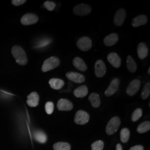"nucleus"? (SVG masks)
Returning a JSON list of instances; mask_svg holds the SVG:
<instances>
[{
	"label": "nucleus",
	"instance_id": "obj_27",
	"mask_svg": "<svg viewBox=\"0 0 150 150\" xmlns=\"http://www.w3.org/2000/svg\"><path fill=\"white\" fill-rule=\"evenodd\" d=\"M130 132L128 129L124 128L122 129L120 132V137L121 140L123 143H126L129 141V138Z\"/></svg>",
	"mask_w": 150,
	"mask_h": 150
},
{
	"label": "nucleus",
	"instance_id": "obj_33",
	"mask_svg": "<svg viewBox=\"0 0 150 150\" xmlns=\"http://www.w3.org/2000/svg\"><path fill=\"white\" fill-rule=\"evenodd\" d=\"M26 2V0H12V4L14 6H18L24 4Z\"/></svg>",
	"mask_w": 150,
	"mask_h": 150
},
{
	"label": "nucleus",
	"instance_id": "obj_3",
	"mask_svg": "<svg viewBox=\"0 0 150 150\" xmlns=\"http://www.w3.org/2000/svg\"><path fill=\"white\" fill-rule=\"evenodd\" d=\"M121 125V120L118 117H113L108 122L106 126V133L109 135L115 134Z\"/></svg>",
	"mask_w": 150,
	"mask_h": 150
},
{
	"label": "nucleus",
	"instance_id": "obj_34",
	"mask_svg": "<svg viewBox=\"0 0 150 150\" xmlns=\"http://www.w3.org/2000/svg\"><path fill=\"white\" fill-rule=\"evenodd\" d=\"M129 150H144V147L141 145H137L131 147Z\"/></svg>",
	"mask_w": 150,
	"mask_h": 150
},
{
	"label": "nucleus",
	"instance_id": "obj_7",
	"mask_svg": "<svg viewBox=\"0 0 150 150\" xmlns=\"http://www.w3.org/2000/svg\"><path fill=\"white\" fill-rule=\"evenodd\" d=\"M95 72L96 77H102L106 73V66L101 59H98L96 62L95 65Z\"/></svg>",
	"mask_w": 150,
	"mask_h": 150
},
{
	"label": "nucleus",
	"instance_id": "obj_8",
	"mask_svg": "<svg viewBox=\"0 0 150 150\" xmlns=\"http://www.w3.org/2000/svg\"><path fill=\"white\" fill-rule=\"evenodd\" d=\"M38 21V16L33 13H27L22 17L21 22L23 25H31Z\"/></svg>",
	"mask_w": 150,
	"mask_h": 150
},
{
	"label": "nucleus",
	"instance_id": "obj_32",
	"mask_svg": "<svg viewBox=\"0 0 150 150\" xmlns=\"http://www.w3.org/2000/svg\"><path fill=\"white\" fill-rule=\"evenodd\" d=\"M44 6L48 11H52L55 8L56 4L54 2L47 1L44 3Z\"/></svg>",
	"mask_w": 150,
	"mask_h": 150
},
{
	"label": "nucleus",
	"instance_id": "obj_36",
	"mask_svg": "<svg viewBox=\"0 0 150 150\" xmlns=\"http://www.w3.org/2000/svg\"><path fill=\"white\" fill-rule=\"evenodd\" d=\"M150 68H149V70H148V73H149V74H150Z\"/></svg>",
	"mask_w": 150,
	"mask_h": 150
},
{
	"label": "nucleus",
	"instance_id": "obj_1",
	"mask_svg": "<svg viewBox=\"0 0 150 150\" xmlns=\"http://www.w3.org/2000/svg\"><path fill=\"white\" fill-rule=\"evenodd\" d=\"M11 52L13 57L16 59V62L18 64L21 66L27 64L28 61L27 55L24 50L21 47L19 46H15L12 48Z\"/></svg>",
	"mask_w": 150,
	"mask_h": 150
},
{
	"label": "nucleus",
	"instance_id": "obj_21",
	"mask_svg": "<svg viewBox=\"0 0 150 150\" xmlns=\"http://www.w3.org/2000/svg\"><path fill=\"white\" fill-rule=\"evenodd\" d=\"M73 64L77 69L80 70L81 71H85L87 69L85 62L80 57H75L73 60Z\"/></svg>",
	"mask_w": 150,
	"mask_h": 150
},
{
	"label": "nucleus",
	"instance_id": "obj_5",
	"mask_svg": "<svg viewBox=\"0 0 150 150\" xmlns=\"http://www.w3.org/2000/svg\"><path fill=\"white\" fill-rule=\"evenodd\" d=\"M90 120V115L87 112L82 110L78 111L75 117V123L79 125H85Z\"/></svg>",
	"mask_w": 150,
	"mask_h": 150
},
{
	"label": "nucleus",
	"instance_id": "obj_30",
	"mask_svg": "<svg viewBox=\"0 0 150 150\" xmlns=\"http://www.w3.org/2000/svg\"><path fill=\"white\" fill-rule=\"evenodd\" d=\"M104 147V143L102 141L99 140L93 142L91 145L92 150H102Z\"/></svg>",
	"mask_w": 150,
	"mask_h": 150
},
{
	"label": "nucleus",
	"instance_id": "obj_13",
	"mask_svg": "<svg viewBox=\"0 0 150 150\" xmlns=\"http://www.w3.org/2000/svg\"><path fill=\"white\" fill-rule=\"evenodd\" d=\"M57 108L59 111H69L72 110L74 106L72 103L67 99H60L57 102Z\"/></svg>",
	"mask_w": 150,
	"mask_h": 150
},
{
	"label": "nucleus",
	"instance_id": "obj_25",
	"mask_svg": "<svg viewBox=\"0 0 150 150\" xmlns=\"http://www.w3.org/2000/svg\"><path fill=\"white\" fill-rule=\"evenodd\" d=\"M150 129V122L149 121H145L139 124L137 127V132L139 134H143L149 131Z\"/></svg>",
	"mask_w": 150,
	"mask_h": 150
},
{
	"label": "nucleus",
	"instance_id": "obj_11",
	"mask_svg": "<svg viewBox=\"0 0 150 150\" xmlns=\"http://www.w3.org/2000/svg\"><path fill=\"white\" fill-rule=\"evenodd\" d=\"M120 85V80L118 78H115L113 80L108 88L105 91V95L106 96L110 97L114 95L116 92L118 90V87Z\"/></svg>",
	"mask_w": 150,
	"mask_h": 150
},
{
	"label": "nucleus",
	"instance_id": "obj_22",
	"mask_svg": "<svg viewBox=\"0 0 150 150\" xmlns=\"http://www.w3.org/2000/svg\"><path fill=\"white\" fill-rule=\"evenodd\" d=\"M74 94L77 97L83 98L88 94V88L86 86H80L74 91Z\"/></svg>",
	"mask_w": 150,
	"mask_h": 150
},
{
	"label": "nucleus",
	"instance_id": "obj_24",
	"mask_svg": "<svg viewBox=\"0 0 150 150\" xmlns=\"http://www.w3.org/2000/svg\"><path fill=\"white\" fill-rule=\"evenodd\" d=\"M127 67L131 73H134L137 70L136 63L131 56H128L127 58Z\"/></svg>",
	"mask_w": 150,
	"mask_h": 150
},
{
	"label": "nucleus",
	"instance_id": "obj_19",
	"mask_svg": "<svg viewBox=\"0 0 150 150\" xmlns=\"http://www.w3.org/2000/svg\"><path fill=\"white\" fill-rule=\"evenodd\" d=\"M49 84L52 88L58 90L62 88L64 85V82L59 79H51L49 81Z\"/></svg>",
	"mask_w": 150,
	"mask_h": 150
},
{
	"label": "nucleus",
	"instance_id": "obj_16",
	"mask_svg": "<svg viewBox=\"0 0 150 150\" xmlns=\"http://www.w3.org/2000/svg\"><path fill=\"white\" fill-rule=\"evenodd\" d=\"M118 40V36L115 33H111L107 36L103 40L104 44L108 47L112 46L117 43Z\"/></svg>",
	"mask_w": 150,
	"mask_h": 150
},
{
	"label": "nucleus",
	"instance_id": "obj_35",
	"mask_svg": "<svg viewBox=\"0 0 150 150\" xmlns=\"http://www.w3.org/2000/svg\"><path fill=\"white\" fill-rule=\"evenodd\" d=\"M116 150H122V146L119 144L116 145Z\"/></svg>",
	"mask_w": 150,
	"mask_h": 150
},
{
	"label": "nucleus",
	"instance_id": "obj_18",
	"mask_svg": "<svg viewBox=\"0 0 150 150\" xmlns=\"http://www.w3.org/2000/svg\"><path fill=\"white\" fill-rule=\"evenodd\" d=\"M147 22V17L145 15H139L134 18L132 21V25L134 27L145 25Z\"/></svg>",
	"mask_w": 150,
	"mask_h": 150
},
{
	"label": "nucleus",
	"instance_id": "obj_28",
	"mask_svg": "<svg viewBox=\"0 0 150 150\" xmlns=\"http://www.w3.org/2000/svg\"><path fill=\"white\" fill-rule=\"evenodd\" d=\"M150 93V82H147L146 83L144 88L142 90V92L141 93V97L142 99L146 100L149 96Z\"/></svg>",
	"mask_w": 150,
	"mask_h": 150
},
{
	"label": "nucleus",
	"instance_id": "obj_9",
	"mask_svg": "<svg viewBox=\"0 0 150 150\" xmlns=\"http://www.w3.org/2000/svg\"><path fill=\"white\" fill-rule=\"evenodd\" d=\"M141 82L138 79H135L131 81L127 88L126 92L130 96L134 95L139 90Z\"/></svg>",
	"mask_w": 150,
	"mask_h": 150
},
{
	"label": "nucleus",
	"instance_id": "obj_29",
	"mask_svg": "<svg viewBox=\"0 0 150 150\" xmlns=\"http://www.w3.org/2000/svg\"><path fill=\"white\" fill-rule=\"evenodd\" d=\"M142 115V111L141 108H137L135 110L132 115V121L136 122L138 121Z\"/></svg>",
	"mask_w": 150,
	"mask_h": 150
},
{
	"label": "nucleus",
	"instance_id": "obj_15",
	"mask_svg": "<svg viewBox=\"0 0 150 150\" xmlns=\"http://www.w3.org/2000/svg\"><path fill=\"white\" fill-rule=\"evenodd\" d=\"M40 100V96L37 92H33L27 96V105L30 107L38 106Z\"/></svg>",
	"mask_w": 150,
	"mask_h": 150
},
{
	"label": "nucleus",
	"instance_id": "obj_31",
	"mask_svg": "<svg viewBox=\"0 0 150 150\" xmlns=\"http://www.w3.org/2000/svg\"><path fill=\"white\" fill-rule=\"evenodd\" d=\"M54 110V103L51 101H48L45 105V111L48 115H51Z\"/></svg>",
	"mask_w": 150,
	"mask_h": 150
},
{
	"label": "nucleus",
	"instance_id": "obj_14",
	"mask_svg": "<svg viewBox=\"0 0 150 150\" xmlns=\"http://www.w3.org/2000/svg\"><path fill=\"white\" fill-rule=\"evenodd\" d=\"M108 61L115 68H118L121 64V59L117 54L111 52L107 56Z\"/></svg>",
	"mask_w": 150,
	"mask_h": 150
},
{
	"label": "nucleus",
	"instance_id": "obj_6",
	"mask_svg": "<svg viewBox=\"0 0 150 150\" xmlns=\"http://www.w3.org/2000/svg\"><path fill=\"white\" fill-rule=\"evenodd\" d=\"M92 41L88 37L80 38L77 42V46L81 51H87L92 47Z\"/></svg>",
	"mask_w": 150,
	"mask_h": 150
},
{
	"label": "nucleus",
	"instance_id": "obj_20",
	"mask_svg": "<svg viewBox=\"0 0 150 150\" xmlns=\"http://www.w3.org/2000/svg\"><path fill=\"white\" fill-rule=\"evenodd\" d=\"M33 137L35 140L41 144H45L46 142L47 137L46 134L42 131L37 130L33 134Z\"/></svg>",
	"mask_w": 150,
	"mask_h": 150
},
{
	"label": "nucleus",
	"instance_id": "obj_4",
	"mask_svg": "<svg viewBox=\"0 0 150 150\" xmlns=\"http://www.w3.org/2000/svg\"><path fill=\"white\" fill-rule=\"evenodd\" d=\"M73 12L77 16H86L91 13V8L90 6L81 4L76 6L73 9Z\"/></svg>",
	"mask_w": 150,
	"mask_h": 150
},
{
	"label": "nucleus",
	"instance_id": "obj_12",
	"mask_svg": "<svg viewBox=\"0 0 150 150\" xmlns=\"http://www.w3.org/2000/svg\"><path fill=\"white\" fill-rule=\"evenodd\" d=\"M66 76L69 80L77 83H81L85 81V77L77 72H69L66 74Z\"/></svg>",
	"mask_w": 150,
	"mask_h": 150
},
{
	"label": "nucleus",
	"instance_id": "obj_2",
	"mask_svg": "<svg viewBox=\"0 0 150 150\" xmlns=\"http://www.w3.org/2000/svg\"><path fill=\"white\" fill-rule=\"evenodd\" d=\"M60 61L57 57L52 56L46 59L42 66V71L43 72H46L50 70L54 69L59 66Z\"/></svg>",
	"mask_w": 150,
	"mask_h": 150
},
{
	"label": "nucleus",
	"instance_id": "obj_17",
	"mask_svg": "<svg viewBox=\"0 0 150 150\" xmlns=\"http://www.w3.org/2000/svg\"><path fill=\"white\" fill-rule=\"evenodd\" d=\"M149 53V50L147 46L144 42H141L138 46L137 54L139 59H144L147 57Z\"/></svg>",
	"mask_w": 150,
	"mask_h": 150
},
{
	"label": "nucleus",
	"instance_id": "obj_10",
	"mask_svg": "<svg viewBox=\"0 0 150 150\" xmlns=\"http://www.w3.org/2000/svg\"><path fill=\"white\" fill-rule=\"evenodd\" d=\"M126 17V12L124 9L121 8L117 11L114 17V23L117 26H121Z\"/></svg>",
	"mask_w": 150,
	"mask_h": 150
},
{
	"label": "nucleus",
	"instance_id": "obj_26",
	"mask_svg": "<svg viewBox=\"0 0 150 150\" xmlns=\"http://www.w3.org/2000/svg\"><path fill=\"white\" fill-rule=\"evenodd\" d=\"M54 150H70L71 146L69 143L59 142L54 144Z\"/></svg>",
	"mask_w": 150,
	"mask_h": 150
},
{
	"label": "nucleus",
	"instance_id": "obj_23",
	"mask_svg": "<svg viewBox=\"0 0 150 150\" xmlns=\"http://www.w3.org/2000/svg\"><path fill=\"white\" fill-rule=\"evenodd\" d=\"M89 101L91 102V105L94 108H98L100 106L101 101L99 95L96 93H92L89 96Z\"/></svg>",
	"mask_w": 150,
	"mask_h": 150
}]
</instances>
